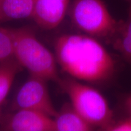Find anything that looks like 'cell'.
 Instances as JSON below:
<instances>
[{"instance_id":"cell-1","label":"cell","mask_w":131,"mask_h":131,"mask_svg":"<svg viewBox=\"0 0 131 131\" xmlns=\"http://www.w3.org/2000/svg\"><path fill=\"white\" fill-rule=\"evenodd\" d=\"M57 63L72 78L99 83L114 75L112 57L100 42L86 34H64L54 42Z\"/></svg>"},{"instance_id":"cell-2","label":"cell","mask_w":131,"mask_h":131,"mask_svg":"<svg viewBox=\"0 0 131 131\" xmlns=\"http://www.w3.org/2000/svg\"><path fill=\"white\" fill-rule=\"evenodd\" d=\"M14 42V57L30 76L46 81L60 79L56 58L36 37L30 27L10 29Z\"/></svg>"},{"instance_id":"cell-3","label":"cell","mask_w":131,"mask_h":131,"mask_svg":"<svg viewBox=\"0 0 131 131\" xmlns=\"http://www.w3.org/2000/svg\"><path fill=\"white\" fill-rule=\"evenodd\" d=\"M57 83L73 108L95 128L106 130L114 122L107 100L95 89L72 77L60 78Z\"/></svg>"},{"instance_id":"cell-4","label":"cell","mask_w":131,"mask_h":131,"mask_svg":"<svg viewBox=\"0 0 131 131\" xmlns=\"http://www.w3.org/2000/svg\"><path fill=\"white\" fill-rule=\"evenodd\" d=\"M69 13L73 25L93 37L113 38L120 23L102 0H73Z\"/></svg>"},{"instance_id":"cell-5","label":"cell","mask_w":131,"mask_h":131,"mask_svg":"<svg viewBox=\"0 0 131 131\" xmlns=\"http://www.w3.org/2000/svg\"><path fill=\"white\" fill-rule=\"evenodd\" d=\"M46 80L30 76L21 86L14 103L15 110L27 109L43 113L52 118L58 113L46 84Z\"/></svg>"},{"instance_id":"cell-6","label":"cell","mask_w":131,"mask_h":131,"mask_svg":"<svg viewBox=\"0 0 131 131\" xmlns=\"http://www.w3.org/2000/svg\"><path fill=\"white\" fill-rule=\"evenodd\" d=\"M7 131H55L53 118L37 111L19 109L1 124Z\"/></svg>"},{"instance_id":"cell-7","label":"cell","mask_w":131,"mask_h":131,"mask_svg":"<svg viewBox=\"0 0 131 131\" xmlns=\"http://www.w3.org/2000/svg\"><path fill=\"white\" fill-rule=\"evenodd\" d=\"M70 0H37L32 18L41 28L52 30L61 23Z\"/></svg>"},{"instance_id":"cell-8","label":"cell","mask_w":131,"mask_h":131,"mask_svg":"<svg viewBox=\"0 0 131 131\" xmlns=\"http://www.w3.org/2000/svg\"><path fill=\"white\" fill-rule=\"evenodd\" d=\"M53 119L55 131H90L95 129L70 103L65 104Z\"/></svg>"},{"instance_id":"cell-9","label":"cell","mask_w":131,"mask_h":131,"mask_svg":"<svg viewBox=\"0 0 131 131\" xmlns=\"http://www.w3.org/2000/svg\"><path fill=\"white\" fill-rule=\"evenodd\" d=\"M37 0H1L0 21L32 18Z\"/></svg>"},{"instance_id":"cell-10","label":"cell","mask_w":131,"mask_h":131,"mask_svg":"<svg viewBox=\"0 0 131 131\" xmlns=\"http://www.w3.org/2000/svg\"><path fill=\"white\" fill-rule=\"evenodd\" d=\"M112 41L114 48L131 65V3L126 20L120 21Z\"/></svg>"},{"instance_id":"cell-11","label":"cell","mask_w":131,"mask_h":131,"mask_svg":"<svg viewBox=\"0 0 131 131\" xmlns=\"http://www.w3.org/2000/svg\"><path fill=\"white\" fill-rule=\"evenodd\" d=\"M22 68L14 57L0 62V106L6 100L15 77Z\"/></svg>"},{"instance_id":"cell-12","label":"cell","mask_w":131,"mask_h":131,"mask_svg":"<svg viewBox=\"0 0 131 131\" xmlns=\"http://www.w3.org/2000/svg\"><path fill=\"white\" fill-rule=\"evenodd\" d=\"M14 57V42L10 29L0 28V62Z\"/></svg>"},{"instance_id":"cell-13","label":"cell","mask_w":131,"mask_h":131,"mask_svg":"<svg viewBox=\"0 0 131 131\" xmlns=\"http://www.w3.org/2000/svg\"><path fill=\"white\" fill-rule=\"evenodd\" d=\"M106 130L131 131V115L116 123L114 122Z\"/></svg>"},{"instance_id":"cell-14","label":"cell","mask_w":131,"mask_h":131,"mask_svg":"<svg viewBox=\"0 0 131 131\" xmlns=\"http://www.w3.org/2000/svg\"><path fill=\"white\" fill-rule=\"evenodd\" d=\"M124 106L130 115H131V95L127 96L124 100Z\"/></svg>"},{"instance_id":"cell-15","label":"cell","mask_w":131,"mask_h":131,"mask_svg":"<svg viewBox=\"0 0 131 131\" xmlns=\"http://www.w3.org/2000/svg\"><path fill=\"white\" fill-rule=\"evenodd\" d=\"M124 1H129V2L131 3V0H124Z\"/></svg>"},{"instance_id":"cell-16","label":"cell","mask_w":131,"mask_h":131,"mask_svg":"<svg viewBox=\"0 0 131 131\" xmlns=\"http://www.w3.org/2000/svg\"><path fill=\"white\" fill-rule=\"evenodd\" d=\"M0 117H1V109H0Z\"/></svg>"},{"instance_id":"cell-17","label":"cell","mask_w":131,"mask_h":131,"mask_svg":"<svg viewBox=\"0 0 131 131\" xmlns=\"http://www.w3.org/2000/svg\"><path fill=\"white\" fill-rule=\"evenodd\" d=\"M0 1H1V0H0Z\"/></svg>"}]
</instances>
